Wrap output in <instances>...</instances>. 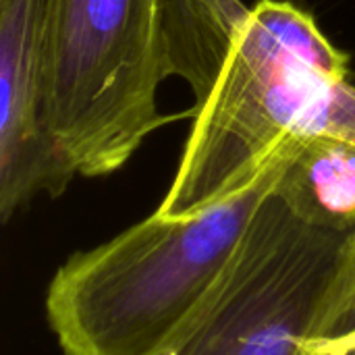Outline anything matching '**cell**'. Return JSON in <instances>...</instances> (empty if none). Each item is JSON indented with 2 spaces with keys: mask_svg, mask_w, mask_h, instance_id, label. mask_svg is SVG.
Listing matches in <instances>:
<instances>
[{
  "mask_svg": "<svg viewBox=\"0 0 355 355\" xmlns=\"http://www.w3.org/2000/svg\"><path fill=\"white\" fill-rule=\"evenodd\" d=\"M352 58L287 0H260L233 31L156 214H196L256 181L291 139L327 135Z\"/></svg>",
  "mask_w": 355,
  "mask_h": 355,
  "instance_id": "1",
  "label": "cell"
},
{
  "mask_svg": "<svg viewBox=\"0 0 355 355\" xmlns=\"http://www.w3.org/2000/svg\"><path fill=\"white\" fill-rule=\"evenodd\" d=\"M300 141H287L256 181L220 202L181 218L154 212L71 256L46 293L48 324L64 355L156 352L218 283Z\"/></svg>",
  "mask_w": 355,
  "mask_h": 355,
  "instance_id": "2",
  "label": "cell"
},
{
  "mask_svg": "<svg viewBox=\"0 0 355 355\" xmlns=\"http://www.w3.org/2000/svg\"><path fill=\"white\" fill-rule=\"evenodd\" d=\"M164 0H50L48 131L77 175L104 177L173 121L158 85L168 77Z\"/></svg>",
  "mask_w": 355,
  "mask_h": 355,
  "instance_id": "3",
  "label": "cell"
},
{
  "mask_svg": "<svg viewBox=\"0 0 355 355\" xmlns=\"http://www.w3.org/2000/svg\"><path fill=\"white\" fill-rule=\"evenodd\" d=\"M345 237L306 225L270 191L218 283L150 355H304L337 337L331 285Z\"/></svg>",
  "mask_w": 355,
  "mask_h": 355,
  "instance_id": "4",
  "label": "cell"
},
{
  "mask_svg": "<svg viewBox=\"0 0 355 355\" xmlns=\"http://www.w3.org/2000/svg\"><path fill=\"white\" fill-rule=\"evenodd\" d=\"M50 0H0V216L58 198L77 175L46 123Z\"/></svg>",
  "mask_w": 355,
  "mask_h": 355,
  "instance_id": "5",
  "label": "cell"
},
{
  "mask_svg": "<svg viewBox=\"0 0 355 355\" xmlns=\"http://www.w3.org/2000/svg\"><path fill=\"white\" fill-rule=\"evenodd\" d=\"M272 191L306 225L354 233L355 141L335 135L304 137Z\"/></svg>",
  "mask_w": 355,
  "mask_h": 355,
  "instance_id": "6",
  "label": "cell"
},
{
  "mask_svg": "<svg viewBox=\"0 0 355 355\" xmlns=\"http://www.w3.org/2000/svg\"><path fill=\"white\" fill-rule=\"evenodd\" d=\"M331 322L337 337L355 329V231L345 237L331 285Z\"/></svg>",
  "mask_w": 355,
  "mask_h": 355,
  "instance_id": "7",
  "label": "cell"
},
{
  "mask_svg": "<svg viewBox=\"0 0 355 355\" xmlns=\"http://www.w3.org/2000/svg\"><path fill=\"white\" fill-rule=\"evenodd\" d=\"M347 347H355V329L339 335V337H333V339H327V341H320L312 347H306L304 355H324L331 354V352H343Z\"/></svg>",
  "mask_w": 355,
  "mask_h": 355,
  "instance_id": "8",
  "label": "cell"
},
{
  "mask_svg": "<svg viewBox=\"0 0 355 355\" xmlns=\"http://www.w3.org/2000/svg\"><path fill=\"white\" fill-rule=\"evenodd\" d=\"M324 355H355V347H347V349H343V352H331V354Z\"/></svg>",
  "mask_w": 355,
  "mask_h": 355,
  "instance_id": "9",
  "label": "cell"
}]
</instances>
